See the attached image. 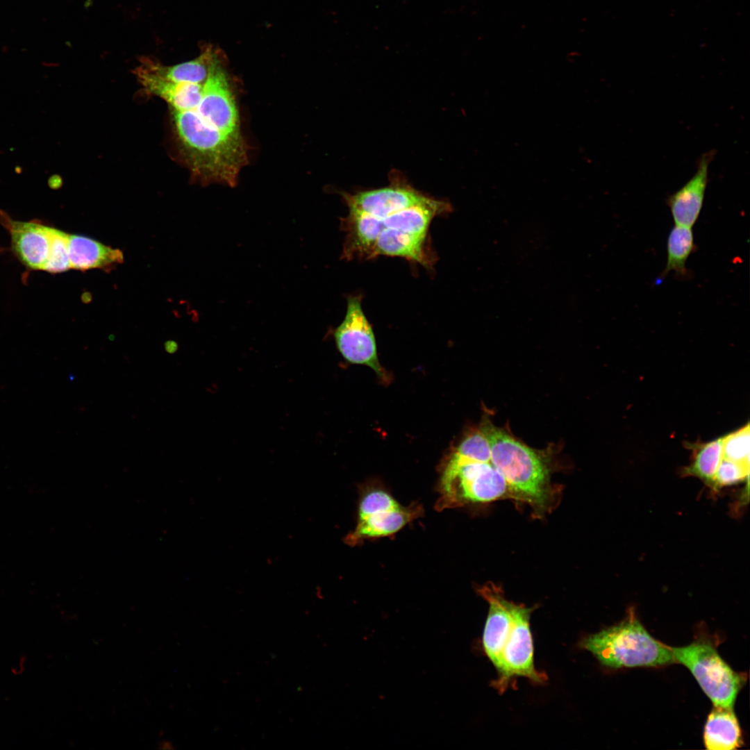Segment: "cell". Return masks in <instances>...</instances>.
<instances>
[{"mask_svg": "<svg viewBox=\"0 0 750 750\" xmlns=\"http://www.w3.org/2000/svg\"><path fill=\"white\" fill-rule=\"evenodd\" d=\"M215 52L212 48H206L195 59L170 66L144 57L140 65L158 76L174 83H203L208 76Z\"/></svg>", "mask_w": 750, "mask_h": 750, "instance_id": "cell-16", "label": "cell"}, {"mask_svg": "<svg viewBox=\"0 0 750 750\" xmlns=\"http://www.w3.org/2000/svg\"><path fill=\"white\" fill-rule=\"evenodd\" d=\"M424 511L418 502L401 504L377 481L365 483L359 488L356 526L344 541L350 546H357L365 540L392 536L422 517Z\"/></svg>", "mask_w": 750, "mask_h": 750, "instance_id": "cell-5", "label": "cell"}, {"mask_svg": "<svg viewBox=\"0 0 750 750\" xmlns=\"http://www.w3.org/2000/svg\"><path fill=\"white\" fill-rule=\"evenodd\" d=\"M695 250L692 228L675 224L667 237V263L661 277L664 278L673 272L678 278H689L686 262Z\"/></svg>", "mask_w": 750, "mask_h": 750, "instance_id": "cell-18", "label": "cell"}, {"mask_svg": "<svg viewBox=\"0 0 750 750\" xmlns=\"http://www.w3.org/2000/svg\"><path fill=\"white\" fill-rule=\"evenodd\" d=\"M490 443V460L508 482L513 501L527 504L538 516L550 510L556 490L545 458L488 423L482 426Z\"/></svg>", "mask_w": 750, "mask_h": 750, "instance_id": "cell-2", "label": "cell"}, {"mask_svg": "<svg viewBox=\"0 0 750 750\" xmlns=\"http://www.w3.org/2000/svg\"><path fill=\"white\" fill-rule=\"evenodd\" d=\"M178 349V344L174 341L169 340L165 343V349L169 353H174Z\"/></svg>", "mask_w": 750, "mask_h": 750, "instance_id": "cell-22", "label": "cell"}, {"mask_svg": "<svg viewBox=\"0 0 750 750\" xmlns=\"http://www.w3.org/2000/svg\"><path fill=\"white\" fill-rule=\"evenodd\" d=\"M193 109L210 126L227 135L242 138L233 90L216 52L203 83L201 99Z\"/></svg>", "mask_w": 750, "mask_h": 750, "instance_id": "cell-8", "label": "cell"}, {"mask_svg": "<svg viewBox=\"0 0 750 750\" xmlns=\"http://www.w3.org/2000/svg\"><path fill=\"white\" fill-rule=\"evenodd\" d=\"M692 451V461L680 473L684 477H694L710 486L717 469L723 458L722 436L713 440L688 443Z\"/></svg>", "mask_w": 750, "mask_h": 750, "instance_id": "cell-17", "label": "cell"}, {"mask_svg": "<svg viewBox=\"0 0 750 750\" xmlns=\"http://www.w3.org/2000/svg\"><path fill=\"white\" fill-rule=\"evenodd\" d=\"M749 424L722 436L723 458L749 465Z\"/></svg>", "mask_w": 750, "mask_h": 750, "instance_id": "cell-20", "label": "cell"}, {"mask_svg": "<svg viewBox=\"0 0 750 750\" xmlns=\"http://www.w3.org/2000/svg\"><path fill=\"white\" fill-rule=\"evenodd\" d=\"M49 248L42 270L56 274L70 269L68 253L69 234L49 227Z\"/></svg>", "mask_w": 750, "mask_h": 750, "instance_id": "cell-19", "label": "cell"}, {"mask_svg": "<svg viewBox=\"0 0 750 750\" xmlns=\"http://www.w3.org/2000/svg\"><path fill=\"white\" fill-rule=\"evenodd\" d=\"M349 210L381 218L395 212L428 202L432 198L416 190L400 178L390 185L355 194H342Z\"/></svg>", "mask_w": 750, "mask_h": 750, "instance_id": "cell-10", "label": "cell"}, {"mask_svg": "<svg viewBox=\"0 0 750 750\" xmlns=\"http://www.w3.org/2000/svg\"><path fill=\"white\" fill-rule=\"evenodd\" d=\"M749 465L722 458L710 486L717 492L749 479Z\"/></svg>", "mask_w": 750, "mask_h": 750, "instance_id": "cell-21", "label": "cell"}, {"mask_svg": "<svg viewBox=\"0 0 750 750\" xmlns=\"http://www.w3.org/2000/svg\"><path fill=\"white\" fill-rule=\"evenodd\" d=\"M68 253L70 268L81 271L112 267L124 260L120 250L77 235H69Z\"/></svg>", "mask_w": 750, "mask_h": 750, "instance_id": "cell-14", "label": "cell"}, {"mask_svg": "<svg viewBox=\"0 0 750 750\" xmlns=\"http://www.w3.org/2000/svg\"><path fill=\"white\" fill-rule=\"evenodd\" d=\"M0 222L10 234L11 249L19 260L31 269L42 270L49 252V226L15 220L1 210Z\"/></svg>", "mask_w": 750, "mask_h": 750, "instance_id": "cell-12", "label": "cell"}, {"mask_svg": "<svg viewBox=\"0 0 750 750\" xmlns=\"http://www.w3.org/2000/svg\"><path fill=\"white\" fill-rule=\"evenodd\" d=\"M669 648L674 660L690 671L715 707L733 708L744 678L726 663L711 644L695 641Z\"/></svg>", "mask_w": 750, "mask_h": 750, "instance_id": "cell-6", "label": "cell"}, {"mask_svg": "<svg viewBox=\"0 0 750 750\" xmlns=\"http://www.w3.org/2000/svg\"><path fill=\"white\" fill-rule=\"evenodd\" d=\"M715 155V150L703 153L692 177L667 197V204L676 225L692 228L697 222L703 205L709 165Z\"/></svg>", "mask_w": 750, "mask_h": 750, "instance_id": "cell-13", "label": "cell"}, {"mask_svg": "<svg viewBox=\"0 0 750 750\" xmlns=\"http://www.w3.org/2000/svg\"><path fill=\"white\" fill-rule=\"evenodd\" d=\"M171 116L179 151L194 178L201 183L235 186L248 161L243 138L212 128L193 108L171 109Z\"/></svg>", "mask_w": 750, "mask_h": 750, "instance_id": "cell-1", "label": "cell"}, {"mask_svg": "<svg viewBox=\"0 0 750 750\" xmlns=\"http://www.w3.org/2000/svg\"><path fill=\"white\" fill-rule=\"evenodd\" d=\"M361 301L360 295L348 298L344 319L333 333L336 346L347 361L370 367L386 381L387 372L378 360L374 331L363 312Z\"/></svg>", "mask_w": 750, "mask_h": 750, "instance_id": "cell-9", "label": "cell"}, {"mask_svg": "<svg viewBox=\"0 0 750 750\" xmlns=\"http://www.w3.org/2000/svg\"><path fill=\"white\" fill-rule=\"evenodd\" d=\"M447 202L431 199L426 203L395 212L381 218L354 210L342 219L341 226L345 233L342 257L371 259L376 239L384 229H396L427 238L432 219L449 212Z\"/></svg>", "mask_w": 750, "mask_h": 750, "instance_id": "cell-4", "label": "cell"}, {"mask_svg": "<svg viewBox=\"0 0 750 750\" xmlns=\"http://www.w3.org/2000/svg\"><path fill=\"white\" fill-rule=\"evenodd\" d=\"M477 590L489 605L483 645L486 655L497 669L514 624L516 603L506 599L501 589L493 583L485 584Z\"/></svg>", "mask_w": 750, "mask_h": 750, "instance_id": "cell-11", "label": "cell"}, {"mask_svg": "<svg viewBox=\"0 0 750 750\" xmlns=\"http://www.w3.org/2000/svg\"><path fill=\"white\" fill-rule=\"evenodd\" d=\"M703 740L709 750H731L740 747L742 733L733 708L714 706L705 724Z\"/></svg>", "mask_w": 750, "mask_h": 750, "instance_id": "cell-15", "label": "cell"}, {"mask_svg": "<svg viewBox=\"0 0 750 750\" xmlns=\"http://www.w3.org/2000/svg\"><path fill=\"white\" fill-rule=\"evenodd\" d=\"M533 608L516 604L514 624L501 652L497 668L498 678L493 687L503 692L516 676L529 678L534 683L547 680L544 673L537 671L533 663V644L530 628V616Z\"/></svg>", "mask_w": 750, "mask_h": 750, "instance_id": "cell-7", "label": "cell"}, {"mask_svg": "<svg viewBox=\"0 0 750 750\" xmlns=\"http://www.w3.org/2000/svg\"><path fill=\"white\" fill-rule=\"evenodd\" d=\"M580 646L611 668L656 667L675 661L669 647L653 638L633 611L619 624L584 638Z\"/></svg>", "mask_w": 750, "mask_h": 750, "instance_id": "cell-3", "label": "cell"}]
</instances>
